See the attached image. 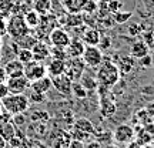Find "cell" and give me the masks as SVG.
Instances as JSON below:
<instances>
[{
  "label": "cell",
  "instance_id": "obj_18",
  "mask_svg": "<svg viewBox=\"0 0 154 148\" xmlns=\"http://www.w3.org/2000/svg\"><path fill=\"white\" fill-rule=\"evenodd\" d=\"M73 128L77 130V131H82L87 135H91V134H96V127L88 118H77L74 120V124H73Z\"/></svg>",
  "mask_w": 154,
  "mask_h": 148
},
{
  "label": "cell",
  "instance_id": "obj_47",
  "mask_svg": "<svg viewBox=\"0 0 154 148\" xmlns=\"http://www.w3.org/2000/svg\"><path fill=\"white\" fill-rule=\"evenodd\" d=\"M6 80H7V74H6L5 68L0 66V83H6Z\"/></svg>",
  "mask_w": 154,
  "mask_h": 148
},
{
  "label": "cell",
  "instance_id": "obj_37",
  "mask_svg": "<svg viewBox=\"0 0 154 148\" xmlns=\"http://www.w3.org/2000/svg\"><path fill=\"white\" fill-rule=\"evenodd\" d=\"M82 22H83L82 16H80V14H77V13H74V14H69V16L66 17V24L67 26H72V27L82 24Z\"/></svg>",
  "mask_w": 154,
  "mask_h": 148
},
{
  "label": "cell",
  "instance_id": "obj_40",
  "mask_svg": "<svg viewBox=\"0 0 154 148\" xmlns=\"http://www.w3.org/2000/svg\"><path fill=\"white\" fill-rule=\"evenodd\" d=\"M144 32V27L140 24V23H136V24H133L128 27V33L131 34V36H138V34H141Z\"/></svg>",
  "mask_w": 154,
  "mask_h": 148
},
{
  "label": "cell",
  "instance_id": "obj_19",
  "mask_svg": "<svg viewBox=\"0 0 154 148\" xmlns=\"http://www.w3.org/2000/svg\"><path fill=\"white\" fill-rule=\"evenodd\" d=\"M0 135L5 138L7 143L16 135V127L13 124V120L10 121L0 120Z\"/></svg>",
  "mask_w": 154,
  "mask_h": 148
},
{
  "label": "cell",
  "instance_id": "obj_32",
  "mask_svg": "<svg viewBox=\"0 0 154 148\" xmlns=\"http://www.w3.org/2000/svg\"><path fill=\"white\" fill-rule=\"evenodd\" d=\"M49 120H50L49 113L43 110H36L30 115V121H33V122H47Z\"/></svg>",
  "mask_w": 154,
  "mask_h": 148
},
{
  "label": "cell",
  "instance_id": "obj_56",
  "mask_svg": "<svg viewBox=\"0 0 154 148\" xmlns=\"http://www.w3.org/2000/svg\"><path fill=\"white\" fill-rule=\"evenodd\" d=\"M33 148H40V147H33Z\"/></svg>",
  "mask_w": 154,
  "mask_h": 148
},
{
  "label": "cell",
  "instance_id": "obj_44",
  "mask_svg": "<svg viewBox=\"0 0 154 148\" xmlns=\"http://www.w3.org/2000/svg\"><path fill=\"white\" fill-rule=\"evenodd\" d=\"M143 128L149 132V135L151 137V140H153V143H154V121H151V122H149V124H146Z\"/></svg>",
  "mask_w": 154,
  "mask_h": 148
},
{
  "label": "cell",
  "instance_id": "obj_13",
  "mask_svg": "<svg viewBox=\"0 0 154 148\" xmlns=\"http://www.w3.org/2000/svg\"><path fill=\"white\" fill-rule=\"evenodd\" d=\"M86 49V44L82 38H72L69 46L66 47V54L69 59H77V57H82Z\"/></svg>",
  "mask_w": 154,
  "mask_h": 148
},
{
  "label": "cell",
  "instance_id": "obj_46",
  "mask_svg": "<svg viewBox=\"0 0 154 148\" xmlns=\"http://www.w3.org/2000/svg\"><path fill=\"white\" fill-rule=\"evenodd\" d=\"M103 145H101V143H99V141H90V143L84 144V148H101Z\"/></svg>",
  "mask_w": 154,
  "mask_h": 148
},
{
  "label": "cell",
  "instance_id": "obj_55",
  "mask_svg": "<svg viewBox=\"0 0 154 148\" xmlns=\"http://www.w3.org/2000/svg\"><path fill=\"white\" fill-rule=\"evenodd\" d=\"M2 57H3V56H2V50H0V61H2Z\"/></svg>",
  "mask_w": 154,
  "mask_h": 148
},
{
  "label": "cell",
  "instance_id": "obj_42",
  "mask_svg": "<svg viewBox=\"0 0 154 148\" xmlns=\"http://www.w3.org/2000/svg\"><path fill=\"white\" fill-rule=\"evenodd\" d=\"M144 43L149 46V49L154 47V32H149V33H144Z\"/></svg>",
  "mask_w": 154,
  "mask_h": 148
},
{
  "label": "cell",
  "instance_id": "obj_12",
  "mask_svg": "<svg viewBox=\"0 0 154 148\" xmlns=\"http://www.w3.org/2000/svg\"><path fill=\"white\" fill-rule=\"evenodd\" d=\"M70 141H72V134L70 132H66L64 130H57L53 134V137H50L49 144L53 148H67Z\"/></svg>",
  "mask_w": 154,
  "mask_h": 148
},
{
  "label": "cell",
  "instance_id": "obj_35",
  "mask_svg": "<svg viewBox=\"0 0 154 148\" xmlns=\"http://www.w3.org/2000/svg\"><path fill=\"white\" fill-rule=\"evenodd\" d=\"M106 6H107V10H109L110 14H114L117 11H121V9L124 7V5L121 3L120 0H109Z\"/></svg>",
  "mask_w": 154,
  "mask_h": 148
},
{
  "label": "cell",
  "instance_id": "obj_6",
  "mask_svg": "<svg viewBox=\"0 0 154 148\" xmlns=\"http://www.w3.org/2000/svg\"><path fill=\"white\" fill-rule=\"evenodd\" d=\"M84 68H86V64L82 57L70 59L69 61H66V74L72 78V81L80 80V77L84 74Z\"/></svg>",
  "mask_w": 154,
  "mask_h": 148
},
{
  "label": "cell",
  "instance_id": "obj_50",
  "mask_svg": "<svg viewBox=\"0 0 154 148\" xmlns=\"http://www.w3.org/2000/svg\"><path fill=\"white\" fill-rule=\"evenodd\" d=\"M0 148H7V141L0 135Z\"/></svg>",
  "mask_w": 154,
  "mask_h": 148
},
{
  "label": "cell",
  "instance_id": "obj_49",
  "mask_svg": "<svg viewBox=\"0 0 154 148\" xmlns=\"http://www.w3.org/2000/svg\"><path fill=\"white\" fill-rule=\"evenodd\" d=\"M126 148H143V147H141V145H140V144H138L136 140H133V141H130V143L127 144Z\"/></svg>",
  "mask_w": 154,
  "mask_h": 148
},
{
  "label": "cell",
  "instance_id": "obj_2",
  "mask_svg": "<svg viewBox=\"0 0 154 148\" xmlns=\"http://www.w3.org/2000/svg\"><path fill=\"white\" fill-rule=\"evenodd\" d=\"M3 110H6L9 114H24L30 108V101H29L26 94H9L5 98H2Z\"/></svg>",
  "mask_w": 154,
  "mask_h": 148
},
{
  "label": "cell",
  "instance_id": "obj_28",
  "mask_svg": "<svg viewBox=\"0 0 154 148\" xmlns=\"http://www.w3.org/2000/svg\"><path fill=\"white\" fill-rule=\"evenodd\" d=\"M134 68V57L131 56H126L120 60V66H119V70L124 73V74H128V73L133 71Z\"/></svg>",
  "mask_w": 154,
  "mask_h": 148
},
{
  "label": "cell",
  "instance_id": "obj_16",
  "mask_svg": "<svg viewBox=\"0 0 154 148\" xmlns=\"http://www.w3.org/2000/svg\"><path fill=\"white\" fill-rule=\"evenodd\" d=\"M53 88V84H51V77L46 76L43 78H38L36 81L30 83V90H33L36 93L40 94H47Z\"/></svg>",
  "mask_w": 154,
  "mask_h": 148
},
{
  "label": "cell",
  "instance_id": "obj_24",
  "mask_svg": "<svg viewBox=\"0 0 154 148\" xmlns=\"http://www.w3.org/2000/svg\"><path fill=\"white\" fill-rule=\"evenodd\" d=\"M33 10L37 11L40 16H47L51 10V0H34Z\"/></svg>",
  "mask_w": 154,
  "mask_h": 148
},
{
  "label": "cell",
  "instance_id": "obj_23",
  "mask_svg": "<svg viewBox=\"0 0 154 148\" xmlns=\"http://www.w3.org/2000/svg\"><path fill=\"white\" fill-rule=\"evenodd\" d=\"M133 120L136 121V124H137L138 127H144L146 124H149V122L154 121L153 117L149 114V111L146 110V108H140V110L136 111V113H134V117H133Z\"/></svg>",
  "mask_w": 154,
  "mask_h": 148
},
{
  "label": "cell",
  "instance_id": "obj_8",
  "mask_svg": "<svg viewBox=\"0 0 154 148\" xmlns=\"http://www.w3.org/2000/svg\"><path fill=\"white\" fill-rule=\"evenodd\" d=\"M6 84L10 94H24L30 88V81L24 76L10 77L6 80Z\"/></svg>",
  "mask_w": 154,
  "mask_h": 148
},
{
  "label": "cell",
  "instance_id": "obj_36",
  "mask_svg": "<svg viewBox=\"0 0 154 148\" xmlns=\"http://www.w3.org/2000/svg\"><path fill=\"white\" fill-rule=\"evenodd\" d=\"M29 90H30V88H29ZM27 98H29V101H30V104H40V103H43L44 100H46V94H40V93L33 91V90H30Z\"/></svg>",
  "mask_w": 154,
  "mask_h": 148
},
{
  "label": "cell",
  "instance_id": "obj_53",
  "mask_svg": "<svg viewBox=\"0 0 154 148\" xmlns=\"http://www.w3.org/2000/svg\"><path fill=\"white\" fill-rule=\"evenodd\" d=\"M2 46H3V40H2V36H0V50H2Z\"/></svg>",
  "mask_w": 154,
  "mask_h": 148
},
{
  "label": "cell",
  "instance_id": "obj_41",
  "mask_svg": "<svg viewBox=\"0 0 154 148\" xmlns=\"http://www.w3.org/2000/svg\"><path fill=\"white\" fill-rule=\"evenodd\" d=\"M138 63H140V66H141V67L149 68V67H151V64H153V57H151L150 54H146L144 57L138 59Z\"/></svg>",
  "mask_w": 154,
  "mask_h": 148
},
{
  "label": "cell",
  "instance_id": "obj_20",
  "mask_svg": "<svg viewBox=\"0 0 154 148\" xmlns=\"http://www.w3.org/2000/svg\"><path fill=\"white\" fill-rule=\"evenodd\" d=\"M101 40V34L96 29H87L83 33V41L86 46H97Z\"/></svg>",
  "mask_w": 154,
  "mask_h": 148
},
{
  "label": "cell",
  "instance_id": "obj_34",
  "mask_svg": "<svg viewBox=\"0 0 154 148\" xmlns=\"http://www.w3.org/2000/svg\"><path fill=\"white\" fill-rule=\"evenodd\" d=\"M97 3H96V0H83V5H82V11L83 13H88V14H91L94 11L97 10Z\"/></svg>",
  "mask_w": 154,
  "mask_h": 148
},
{
  "label": "cell",
  "instance_id": "obj_33",
  "mask_svg": "<svg viewBox=\"0 0 154 148\" xmlns=\"http://www.w3.org/2000/svg\"><path fill=\"white\" fill-rule=\"evenodd\" d=\"M131 17H133V11H117V13L113 14V20L117 24H123V23L128 22Z\"/></svg>",
  "mask_w": 154,
  "mask_h": 148
},
{
  "label": "cell",
  "instance_id": "obj_21",
  "mask_svg": "<svg viewBox=\"0 0 154 148\" xmlns=\"http://www.w3.org/2000/svg\"><path fill=\"white\" fill-rule=\"evenodd\" d=\"M149 46L144 43L143 40H138V41H136V43L131 46V50H130V56L131 57H134V59H141V57H144L146 54H149Z\"/></svg>",
  "mask_w": 154,
  "mask_h": 148
},
{
  "label": "cell",
  "instance_id": "obj_31",
  "mask_svg": "<svg viewBox=\"0 0 154 148\" xmlns=\"http://www.w3.org/2000/svg\"><path fill=\"white\" fill-rule=\"evenodd\" d=\"M16 59L22 61L23 64H27L30 61H33V53L30 49H19V51L16 53Z\"/></svg>",
  "mask_w": 154,
  "mask_h": 148
},
{
  "label": "cell",
  "instance_id": "obj_9",
  "mask_svg": "<svg viewBox=\"0 0 154 148\" xmlns=\"http://www.w3.org/2000/svg\"><path fill=\"white\" fill-rule=\"evenodd\" d=\"M51 84H53V87H54L56 91H59V93L63 94V95H70V94H72L73 81L66 73H64V74H60V76L51 77Z\"/></svg>",
  "mask_w": 154,
  "mask_h": 148
},
{
  "label": "cell",
  "instance_id": "obj_27",
  "mask_svg": "<svg viewBox=\"0 0 154 148\" xmlns=\"http://www.w3.org/2000/svg\"><path fill=\"white\" fill-rule=\"evenodd\" d=\"M29 132L33 134L34 138H40L46 134V122H33L29 127Z\"/></svg>",
  "mask_w": 154,
  "mask_h": 148
},
{
  "label": "cell",
  "instance_id": "obj_38",
  "mask_svg": "<svg viewBox=\"0 0 154 148\" xmlns=\"http://www.w3.org/2000/svg\"><path fill=\"white\" fill-rule=\"evenodd\" d=\"M50 56H53V59H59V60H66V49H59V47H53L50 49Z\"/></svg>",
  "mask_w": 154,
  "mask_h": 148
},
{
  "label": "cell",
  "instance_id": "obj_4",
  "mask_svg": "<svg viewBox=\"0 0 154 148\" xmlns=\"http://www.w3.org/2000/svg\"><path fill=\"white\" fill-rule=\"evenodd\" d=\"M84 64L88 67H99L103 63V51L97 46H86L82 56Z\"/></svg>",
  "mask_w": 154,
  "mask_h": 148
},
{
  "label": "cell",
  "instance_id": "obj_25",
  "mask_svg": "<svg viewBox=\"0 0 154 148\" xmlns=\"http://www.w3.org/2000/svg\"><path fill=\"white\" fill-rule=\"evenodd\" d=\"M134 131H136L134 140H136V141H137L141 147H144V145H149V144H153L151 137H150L149 132L146 131L143 127H137V128H134Z\"/></svg>",
  "mask_w": 154,
  "mask_h": 148
},
{
  "label": "cell",
  "instance_id": "obj_29",
  "mask_svg": "<svg viewBox=\"0 0 154 148\" xmlns=\"http://www.w3.org/2000/svg\"><path fill=\"white\" fill-rule=\"evenodd\" d=\"M16 41V44L20 47V49H32L34 44H36V41H37V38L36 37H32L30 34H26V36H23V37H20L19 40H14Z\"/></svg>",
  "mask_w": 154,
  "mask_h": 148
},
{
  "label": "cell",
  "instance_id": "obj_51",
  "mask_svg": "<svg viewBox=\"0 0 154 148\" xmlns=\"http://www.w3.org/2000/svg\"><path fill=\"white\" fill-rule=\"evenodd\" d=\"M101 148H120V147H117V145H111V144H109V145H106V147H101Z\"/></svg>",
  "mask_w": 154,
  "mask_h": 148
},
{
  "label": "cell",
  "instance_id": "obj_54",
  "mask_svg": "<svg viewBox=\"0 0 154 148\" xmlns=\"http://www.w3.org/2000/svg\"><path fill=\"white\" fill-rule=\"evenodd\" d=\"M2 110H3V105H2V100H0V113H2Z\"/></svg>",
  "mask_w": 154,
  "mask_h": 148
},
{
  "label": "cell",
  "instance_id": "obj_1",
  "mask_svg": "<svg viewBox=\"0 0 154 148\" xmlns=\"http://www.w3.org/2000/svg\"><path fill=\"white\" fill-rule=\"evenodd\" d=\"M96 78H97V81H99L100 86L111 88L120 80L119 66H116L114 63H110V61H103L99 66V68H97Z\"/></svg>",
  "mask_w": 154,
  "mask_h": 148
},
{
  "label": "cell",
  "instance_id": "obj_17",
  "mask_svg": "<svg viewBox=\"0 0 154 148\" xmlns=\"http://www.w3.org/2000/svg\"><path fill=\"white\" fill-rule=\"evenodd\" d=\"M47 68V74H50V77H56L64 74L66 73V60H59V59H51L49 61V64L46 66Z\"/></svg>",
  "mask_w": 154,
  "mask_h": 148
},
{
  "label": "cell",
  "instance_id": "obj_10",
  "mask_svg": "<svg viewBox=\"0 0 154 148\" xmlns=\"http://www.w3.org/2000/svg\"><path fill=\"white\" fill-rule=\"evenodd\" d=\"M50 43L53 47H59V49H66L69 43H70V34L63 29H53L49 34Z\"/></svg>",
  "mask_w": 154,
  "mask_h": 148
},
{
  "label": "cell",
  "instance_id": "obj_39",
  "mask_svg": "<svg viewBox=\"0 0 154 148\" xmlns=\"http://www.w3.org/2000/svg\"><path fill=\"white\" fill-rule=\"evenodd\" d=\"M26 122H27V117H26L24 114L13 115V124H14L16 128H19V127H24L26 125Z\"/></svg>",
  "mask_w": 154,
  "mask_h": 148
},
{
  "label": "cell",
  "instance_id": "obj_11",
  "mask_svg": "<svg viewBox=\"0 0 154 148\" xmlns=\"http://www.w3.org/2000/svg\"><path fill=\"white\" fill-rule=\"evenodd\" d=\"M100 113L104 118H111L117 111V105H116L114 100L111 98V95L104 94V95H100V104H99Z\"/></svg>",
  "mask_w": 154,
  "mask_h": 148
},
{
  "label": "cell",
  "instance_id": "obj_7",
  "mask_svg": "<svg viewBox=\"0 0 154 148\" xmlns=\"http://www.w3.org/2000/svg\"><path fill=\"white\" fill-rule=\"evenodd\" d=\"M134 135H136V131L133 125L130 124H120V125L116 127L114 132H113V138L119 144H128L130 141L134 140Z\"/></svg>",
  "mask_w": 154,
  "mask_h": 148
},
{
  "label": "cell",
  "instance_id": "obj_43",
  "mask_svg": "<svg viewBox=\"0 0 154 148\" xmlns=\"http://www.w3.org/2000/svg\"><path fill=\"white\" fill-rule=\"evenodd\" d=\"M67 148H84V143L80 141V140H74V138H72V141L69 143Z\"/></svg>",
  "mask_w": 154,
  "mask_h": 148
},
{
  "label": "cell",
  "instance_id": "obj_3",
  "mask_svg": "<svg viewBox=\"0 0 154 148\" xmlns=\"http://www.w3.org/2000/svg\"><path fill=\"white\" fill-rule=\"evenodd\" d=\"M29 32H30V29L27 27L23 16H20V14L11 16L6 23V33L9 34L13 40H19L20 37L29 34Z\"/></svg>",
  "mask_w": 154,
  "mask_h": 148
},
{
  "label": "cell",
  "instance_id": "obj_48",
  "mask_svg": "<svg viewBox=\"0 0 154 148\" xmlns=\"http://www.w3.org/2000/svg\"><path fill=\"white\" fill-rule=\"evenodd\" d=\"M146 110L149 111V114L153 117V120H154V100L151 101V103H150L149 105H147V107H146Z\"/></svg>",
  "mask_w": 154,
  "mask_h": 148
},
{
  "label": "cell",
  "instance_id": "obj_26",
  "mask_svg": "<svg viewBox=\"0 0 154 148\" xmlns=\"http://www.w3.org/2000/svg\"><path fill=\"white\" fill-rule=\"evenodd\" d=\"M79 81L82 83V86L86 88L87 91H94V90H97V86H99L97 78L93 76H88V74H83Z\"/></svg>",
  "mask_w": 154,
  "mask_h": 148
},
{
  "label": "cell",
  "instance_id": "obj_30",
  "mask_svg": "<svg viewBox=\"0 0 154 148\" xmlns=\"http://www.w3.org/2000/svg\"><path fill=\"white\" fill-rule=\"evenodd\" d=\"M72 94L76 97V98H86L88 95V91L86 88L82 86V83L80 81H73V86H72Z\"/></svg>",
  "mask_w": 154,
  "mask_h": 148
},
{
  "label": "cell",
  "instance_id": "obj_45",
  "mask_svg": "<svg viewBox=\"0 0 154 148\" xmlns=\"http://www.w3.org/2000/svg\"><path fill=\"white\" fill-rule=\"evenodd\" d=\"M9 88H7V84L6 83H0V100L5 98L6 95H9Z\"/></svg>",
  "mask_w": 154,
  "mask_h": 148
},
{
  "label": "cell",
  "instance_id": "obj_15",
  "mask_svg": "<svg viewBox=\"0 0 154 148\" xmlns=\"http://www.w3.org/2000/svg\"><path fill=\"white\" fill-rule=\"evenodd\" d=\"M32 53H33V60L38 61V63H43L47 57H50V47L43 41H36L33 47H32Z\"/></svg>",
  "mask_w": 154,
  "mask_h": 148
},
{
  "label": "cell",
  "instance_id": "obj_22",
  "mask_svg": "<svg viewBox=\"0 0 154 148\" xmlns=\"http://www.w3.org/2000/svg\"><path fill=\"white\" fill-rule=\"evenodd\" d=\"M23 19H24V23L27 24V27L30 29V30L38 27V26H40V22H42V16L38 14L37 11H34L33 9L26 11L24 16H23Z\"/></svg>",
  "mask_w": 154,
  "mask_h": 148
},
{
  "label": "cell",
  "instance_id": "obj_52",
  "mask_svg": "<svg viewBox=\"0 0 154 148\" xmlns=\"http://www.w3.org/2000/svg\"><path fill=\"white\" fill-rule=\"evenodd\" d=\"M143 148H154V145H153V144H149V145H144Z\"/></svg>",
  "mask_w": 154,
  "mask_h": 148
},
{
  "label": "cell",
  "instance_id": "obj_5",
  "mask_svg": "<svg viewBox=\"0 0 154 148\" xmlns=\"http://www.w3.org/2000/svg\"><path fill=\"white\" fill-rule=\"evenodd\" d=\"M47 76V68L44 64L38 63V61H30L27 64H24V77L29 81H36L38 78H43Z\"/></svg>",
  "mask_w": 154,
  "mask_h": 148
},
{
  "label": "cell",
  "instance_id": "obj_14",
  "mask_svg": "<svg viewBox=\"0 0 154 148\" xmlns=\"http://www.w3.org/2000/svg\"><path fill=\"white\" fill-rule=\"evenodd\" d=\"M3 68H5L6 74H7V78L24 76V64H23L22 61H19L17 59H13V60L7 61Z\"/></svg>",
  "mask_w": 154,
  "mask_h": 148
}]
</instances>
